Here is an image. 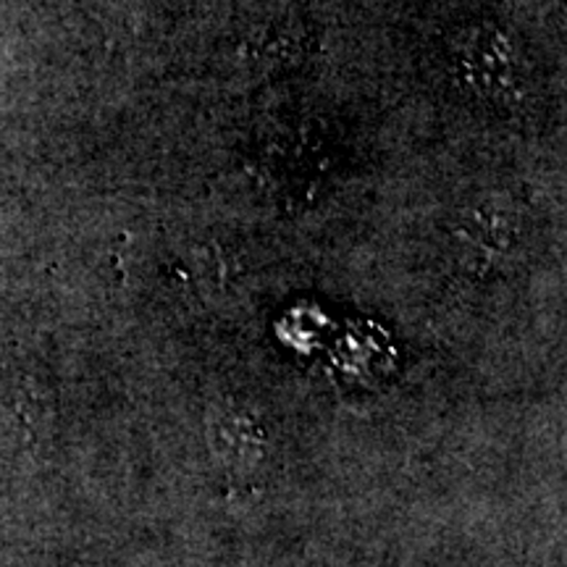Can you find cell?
<instances>
[{"instance_id":"6da1fadb","label":"cell","mask_w":567,"mask_h":567,"mask_svg":"<svg viewBox=\"0 0 567 567\" xmlns=\"http://www.w3.org/2000/svg\"><path fill=\"white\" fill-rule=\"evenodd\" d=\"M452 82L481 103H509L526 82L520 45L492 21L465 24L446 45Z\"/></svg>"},{"instance_id":"7a4b0ae2","label":"cell","mask_w":567,"mask_h":567,"mask_svg":"<svg viewBox=\"0 0 567 567\" xmlns=\"http://www.w3.org/2000/svg\"><path fill=\"white\" fill-rule=\"evenodd\" d=\"M205 439L218 465L237 476L258 471L268 455V436L260 417L239 402H216L205 417Z\"/></svg>"},{"instance_id":"3957f363","label":"cell","mask_w":567,"mask_h":567,"mask_svg":"<svg viewBox=\"0 0 567 567\" xmlns=\"http://www.w3.org/2000/svg\"><path fill=\"white\" fill-rule=\"evenodd\" d=\"M460 234L488 258H513L528 237L526 213L507 195H484L463 213Z\"/></svg>"},{"instance_id":"277c9868","label":"cell","mask_w":567,"mask_h":567,"mask_svg":"<svg viewBox=\"0 0 567 567\" xmlns=\"http://www.w3.org/2000/svg\"><path fill=\"white\" fill-rule=\"evenodd\" d=\"M308 53L305 27L289 19H271L252 27L245 38V59L260 69H287Z\"/></svg>"}]
</instances>
